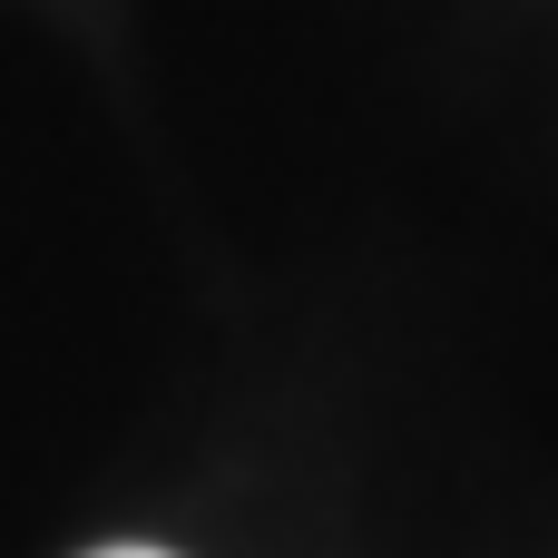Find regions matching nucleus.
<instances>
[{
    "label": "nucleus",
    "instance_id": "1",
    "mask_svg": "<svg viewBox=\"0 0 558 558\" xmlns=\"http://www.w3.org/2000/svg\"><path fill=\"white\" fill-rule=\"evenodd\" d=\"M88 558H167V549H88Z\"/></svg>",
    "mask_w": 558,
    "mask_h": 558
}]
</instances>
